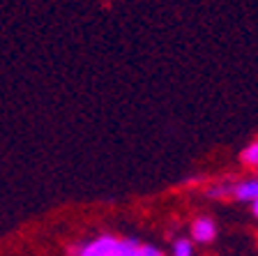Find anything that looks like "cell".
<instances>
[{
    "mask_svg": "<svg viewBox=\"0 0 258 256\" xmlns=\"http://www.w3.org/2000/svg\"><path fill=\"white\" fill-rule=\"evenodd\" d=\"M115 245H118V238H113V235H99L95 240L76 247L74 256H113Z\"/></svg>",
    "mask_w": 258,
    "mask_h": 256,
    "instance_id": "cell-1",
    "label": "cell"
},
{
    "mask_svg": "<svg viewBox=\"0 0 258 256\" xmlns=\"http://www.w3.org/2000/svg\"><path fill=\"white\" fill-rule=\"evenodd\" d=\"M217 238V224L210 217H199L191 224V242L199 245H210Z\"/></svg>",
    "mask_w": 258,
    "mask_h": 256,
    "instance_id": "cell-2",
    "label": "cell"
},
{
    "mask_svg": "<svg viewBox=\"0 0 258 256\" xmlns=\"http://www.w3.org/2000/svg\"><path fill=\"white\" fill-rule=\"evenodd\" d=\"M233 196L237 201H258V180H247L233 185Z\"/></svg>",
    "mask_w": 258,
    "mask_h": 256,
    "instance_id": "cell-3",
    "label": "cell"
},
{
    "mask_svg": "<svg viewBox=\"0 0 258 256\" xmlns=\"http://www.w3.org/2000/svg\"><path fill=\"white\" fill-rule=\"evenodd\" d=\"M139 247H141L139 240H134V238H124V240H118L113 256H136Z\"/></svg>",
    "mask_w": 258,
    "mask_h": 256,
    "instance_id": "cell-4",
    "label": "cell"
},
{
    "mask_svg": "<svg viewBox=\"0 0 258 256\" xmlns=\"http://www.w3.org/2000/svg\"><path fill=\"white\" fill-rule=\"evenodd\" d=\"M171 256H194V242L189 238H177L171 247Z\"/></svg>",
    "mask_w": 258,
    "mask_h": 256,
    "instance_id": "cell-5",
    "label": "cell"
},
{
    "mask_svg": "<svg viewBox=\"0 0 258 256\" xmlns=\"http://www.w3.org/2000/svg\"><path fill=\"white\" fill-rule=\"evenodd\" d=\"M242 162L247 166H253V169H258V141H253L249 148H244L242 150Z\"/></svg>",
    "mask_w": 258,
    "mask_h": 256,
    "instance_id": "cell-6",
    "label": "cell"
},
{
    "mask_svg": "<svg viewBox=\"0 0 258 256\" xmlns=\"http://www.w3.org/2000/svg\"><path fill=\"white\" fill-rule=\"evenodd\" d=\"M231 192H233V187L226 185V182H224V185H212V187L208 189V194H210L212 198H221V196H226V194H231Z\"/></svg>",
    "mask_w": 258,
    "mask_h": 256,
    "instance_id": "cell-7",
    "label": "cell"
},
{
    "mask_svg": "<svg viewBox=\"0 0 258 256\" xmlns=\"http://www.w3.org/2000/svg\"><path fill=\"white\" fill-rule=\"evenodd\" d=\"M136 256H164V254H161V249H157V247H152V245H141Z\"/></svg>",
    "mask_w": 258,
    "mask_h": 256,
    "instance_id": "cell-8",
    "label": "cell"
},
{
    "mask_svg": "<svg viewBox=\"0 0 258 256\" xmlns=\"http://www.w3.org/2000/svg\"><path fill=\"white\" fill-rule=\"evenodd\" d=\"M253 215L258 217V201H253Z\"/></svg>",
    "mask_w": 258,
    "mask_h": 256,
    "instance_id": "cell-9",
    "label": "cell"
}]
</instances>
